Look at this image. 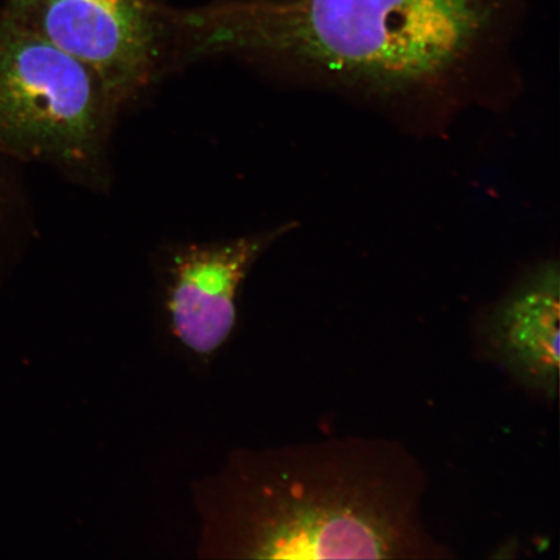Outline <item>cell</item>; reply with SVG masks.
Here are the masks:
<instances>
[{
	"mask_svg": "<svg viewBox=\"0 0 560 560\" xmlns=\"http://www.w3.org/2000/svg\"><path fill=\"white\" fill-rule=\"evenodd\" d=\"M501 0H226L170 13L180 60L236 55L390 108L450 109L478 77Z\"/></svg>",
	"mask_w": 560,
	"mask_h": 560,
	"instance_id": "obj_1",
	"label": "cell"
},
{
	"mask_svg": "<svg viewBox=\"0 0 560 560\" xmlns=\"http://www.w3.org/2000/svg\"><path fill=\"white\" fill-rule=\"evenodd\" d=\"M424 468L385 439L346 438L252 455L240 474V550L254 558L438 560Z\"/></svg>",
	"mask_w": 560,
	"mask_h": 560,
	"instance_id": "obj_2",
	"label": "cell"
},
{
	"mask_svg": "<svg viewBox=\"0 0 560 560\" xmlns=\"http://www.w3.org/2000/svg\"><path fill=\"white\" fill-rule=\"evenodd\" d=\"M114 115L88 67L23 18L0 21V149L94 178Z\"/></svg>",
	"mask_w": 560,
	"mask_h": 560,
	"instance_id": "obj_3",
	"label": "cell"
},
{
	"mask_svg": "<svg viewBox=\"0 0 560 560\" xmlns=\"http://www.w3.org/2000/svg\"><path fill=\"white\" fill-rule=\"evenodd\" d=\"M19 18L88 67L115 112L156 79L171 42L170 15L149 0H48Z\"/></svg>",
	"mask_w": 560,
	"mask_h": 560,
	"instance_id": "obj_4",
	"label": "cell"
},
{
	"mask_svg": "<svg viewBox=\"0 0 560 560\" xmlns=\"http://www.w3.org/2000/svg\"><path fill=\"white\" fill-rule=\"evenodd\" d=\"M285 230L190 245L174 257L167 311L175 336L190 352L210 354L228 340L244 278Z\"/></svg>",
	"mask_w": 560,
	"mask_h": 560,
	"instance_id": "obj_5",
	"label": "cell"
},
{
	"mask_svg": "<svg viewBox=\"0 0 560 560\" xmlns=\"http://www.w3.org/2000/svg\"><path fill=\"white\" fill-rule=\"evenodd\" d=\"M560 278L557 261L525 275L487 318L490 355L522 384L546 400L559 388Z\"/></svg>",
	"mask_w": 560,
	"mask_h": 560,
	"instance_id": "obj_6",
	"label": "cell"
},
{
	"mask_svg": "<svg viewBox=\"0 0 560 560\" xmlns=\"http://www.w3.org/2000/svg\"><path fill=\"white\" fill-rule=\"evenodd\" d=\"M48 2V0H11L12 11L11 15L21 16L31 12L40 4Z\"/></svg>",
	"mask_w": 560,
	"mask_h": 560,
	"instance_id": "obj_7",
	"label": "cell"
}]
</instances>
